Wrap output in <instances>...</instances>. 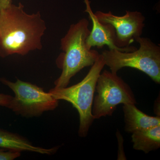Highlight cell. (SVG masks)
<instances>
[{"label":"cell","instance_id":"7c38bea8","mask_svg":"<svg viewBox=\"0 0 160 160\" xmlns=\"http://www.w3.org/2000/svg\"><path fill=\"white\" fill-rule=\"evenodd\" d=\"M21 156V152L18 151L0 149V160H13Z\"/></svg>","mask_w":160,"mask_h":160},{"label":"cell","instance_id":"52a82bcc","mask_svg":"<svg viewBox=\"0 0 160 160\" xmlns=\"http://www.w3.org/2000/svg\"><path fill=\"white\" fill-rule=\"evenodd\" d=\"M94 13L101 23L113 26L115 31L116 45L119 48L129 47L142 36L145 18L140 12L126 11V14L122 16L115 15L111 11H98Z\"/></svg>","mask_w":160,"mask_h":160},{"label":"cell","instance_id":"8992f818","mask_svg":"<svg viewBox=\"0 0 160 160\" xmlns=\"http://www.w3.org/2000/svg\"><path fill=\"white\" fill-rule=\"evenodd\" d=\"M0 81L14 92L8 108L17 114L24 117H38L45 112L54 110L58 106V100L34 84L19 79L14 82L5 78Z\"/></svg>","mask_w":160,"mask_h":160},{"label":"cell","instance_id":"3957f363","mask_svg":"<svg viewBox=\"0 0 160 160\" xmlns=\"http://www.w3.org/2000/svg\"><path fill=\"white\" fill-rule=\"evenodd\" d=\"M102 55L95 62L86 76L79 82L64 88H53L49 92L56 99L64 100L71 103L79 115L78 135L87 136L94 118L92 114L96 86L99 76L105 66Z\"/></svg>","mask_w":160,"mask_h":160},{"label":"cell","instance_id":"ba28073f","mask_svg":"<svg viewBox=\"0 0 160 160\" xmlns=\"http://www.w3.org/2000/svg\"><path fill=\"white\" fill-rule=\"evenodd\" d=\"M84 2L86 6L85 12L88 13L92 22V29L86 40V46L89 49L95 46L101 49L105 45L108 46L109 49H117L122 52H131L137 49L134 46L125 48L118 47L115 44V31L113 26L109 24L101 23L98 20L91 9L89 0H84Z\"/></svg>","mask_w":160,"mask_h":160},{"label":"cell","instance_id":"7a4b0ae2","mask_svg":"<svg viewBox=\"0 0 160 160\" xmlns=\"http://www.w3.org/2000/svg\"><path fill=\"white\" fill-rule=\"evenodd\" d=\"M89 26V21L82 19L71 25L61 39L63 52L58 58L57 64L62 72L54 82V88L67 87L72 78L85 67L92 66L99 57L98 52L89 49L86 46V39L90 32Z\"/></svg>","mask_w":160,"mask_h":160},{"label":"cell","instance_id":"277c9868","mask_svg":"<svg viewBox=\"0 0 160 160\" xmlns=\"http://www.w3.org/2000/svg\"><path fill=\"white\" fill-rule=\"evenodd\" d=\"M136 42L138 49L131 52L105 49L102 52L105 65L111 72L117 73L124 67H130L142 72L155 82L160 83V47L146 38H138Z\"/></svg>","mask_w":160,"mask_h":160},{"label":"cell","instance_id":"4fadbf2b","mask_svg":"<svg viewBox=\"0 0 160 160\" xmlns=\"http://www.w3.org/2000/svg\"><path fill=\"white\" fill-rule=\"evenodd\" d=\"M12 98L9 95L0 93V106L8 108Z\"/></svg>","mask_w":160,"mask_h":160},{"label":"cell","instance_id":"5bb4252c","mask_svg":"<svg viewBox=\"0 0 160 160\" xmlns=\"http://www.w3.org/2000/svg\"><path fill=\"white\" fill-rule=\"evenodd\" d=\"M12 4V0H0V10L5 9Z\"/></svg>","mask_w":160,"mask_h":160},{"label":"cell","instance_id":"6da1fadb","mask_svg":"<svg viewBox=\"0 0 160 160\" xmlns=\"http://www.w3.org/2000/svg\"><path fill=\"white\" fill-rule=\"evenodd\" d=\"M46 29L40 12L29 14L24 6L12 4L0 10V57L26 55L42 49V38Z\"/></svg>","mask_w":160,"mask_h":160},{"label":"cell","instance_id":"30bf717a","mask_svg":"<svg viewBox=\"0 0 160 160\" xmlns=\"http://www.w3.org/2000/svg\"><path fill=\"white\" fill-rule=\"evenodd\" d=\"M59 146L51 148H42L34 146L26 138L17 133L0 129V148L20 152H31L42 154H54Z\"/></svg>","mask_w":160,"mask_h":160},{"label":"cell","instance_id":"9c48e42d","mask_svg":"<svg viewBox=\"0 0 160 160\" xmlns=\"http://www.w3.org/2000/svg\"><path fill=\"white\" fill-rule=\"evenodd\" d=\"M125 130L132 133L144 129L160 126V117L150 116L139 110L135 104H124Z\"/></svg>","mask_w":160,"mask_h":160},{"label":"cell","instance_id":"8fae6325","mask_svg":"<svg viewBox=\"0 0 160 160\" xmlns=\"http://www.w3.org/2000/svg\"><path fill=\"white\" fill-rule=\"evenodd\" d=\"M133 149L148 153L160 147V126L132 133Z\"/></svg>","mask_w":160,"mask_h":160},{"label":"cell","instance_id":"5b68a950","mask_svg":"<svg viewBox=\"0 0 160 160\" xmlns=\"http://www.w3.org/2000/svg\"><path fill=\"white\" fill-rule=\"evenodd\" d=\"M92 114L94 119L110 116L120 104H137L130 86L114 73L105 70L100 73L97 82Z\"/></svg>","mask_w":160,"mask_h":160}]
</instances>
